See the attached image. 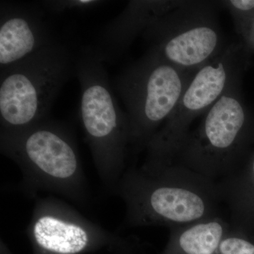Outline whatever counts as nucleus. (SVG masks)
Returning <instances> with one entry per match:
<instances>
[{
    "mask_svg": "<svg viewBox=\"0 0 254 254\" xmlns=\"http://www.w3.org/2000/svg\"><path fill=\"white\" fill-rule=\"evenodd\" d=\"M115 194L128 227L183 226L220 215L218 182L175 163L154 170L127 169Z\"/></svg>",
    "mask_w": 254,
    "mask_h": 254,
    "instance_id": "f257e3e1",
    "label": "nucleus"
},
{
    "mask_svg": "<svg viewBox=\"0 0 254 254\" xmlns=\"http://www.w3.org/2000/svg\"><path fill=\"white\" fill-rule=\"evenodd\" d=\"M1 153L22 173L19 187L37 198L41 192L63 195L80 205L88 204L90 192L71 130L48 118L16 131H0Z\"/></svg>",
    "mask_w": 254,
    "mask_h": 254,
    "instance_id": "f03ea898",
    "label": "nucleus"
},
{
    "mask_svg": "<svg viewBox=\"0 0 254 254\" xmlns=\"http://www.w3.org/2000/svg\"><path fill=\"white\" fill-rule=\"evenodd\" d=\"M74 70L81 86L80 115L86 142L102 185L115 194L130 151L128 118L119 106L95 48L81 50Z\"/></svg>",
    "mask_w": 254,
    "mask_h": 254,
    "instance_id": "7ed1b4c3",
    "label": "nucleus"
},
{
    "mask_svg": "<svg viewBox=\"0 0 254 254\" xmlns=\"http://www.w3.org/2000/svg\"><path fill=\"white\" fill-rule=\"evenodd\" d=\"M254 148V113L242 79L233 85L190 131L175 163L219 181L235 171Z\"/></svg>",
    "mask_w": 254,
    "mask_h": 254,
    "instance_id": "20e7f679",
    "label": "nucleus"
},
{
    "mask_svg": "<svg viewBox=\"0 0 254 254\" xmlns=\"http://www.w3.org/2000/svg\"><path fill=\"white\" fill-rule=\"evenodd\" d=\"M196 71L177 67L149 49L118 76L115 89L126 108L132 154L146 150Z\"/></svg>",
    "mask_w": 254,
    "mask_h": 254,
    "instance_id": "39448f33",
    "label": "nucleus"
},
{
    "mask_svg": "<svg viewBox=\"0 0 254 254\" xmlns=\"http://www.w3.org/2000/svg\"><path fill=\"white\" fill-rule=\"evenodd\" d=\"M74 68L75 58L71 52L55 41L1 70V130L16 131L47 120Z\"/></svg>",
    "mask_w": 254,
    "mask_h": 254,
    "instance_id": "423d86ee",
    "label": "nucleus"
},
{
    "mask_svg": "<svg viewBox=\"0 0 254 254\" xmlns=\"http://www.w3.org/2000/svg\"><path fill=\"white\" fill-rule=\"evenodd\" d=\"M251 61L252 56L240 41L230 43L221 55L198 69L175 111L148 143L141 168L154 170L175 163L190 124L203 116L235 82L243 79Z\"/></svg>",
    "mask_w": 254,
    "mask_h": 254,
    "instance_id": "0eeeda50",
    "label": "nucleus"
},
{
    "mask_svg": "<svg viewBox=\"0 0 254 254\" xmlns=\"http://www.w3.org/2000/svg\"><path fill=\"white\" fill-rule=\"evenodd\" d=\"M219 1L182 0L143 33L149 49L177 67L198 71L230 43L222 31Z\"/></svg>",
    "mask_w": 254,
    "mask_h": 254,
    "instance_id": "6e6552de",
    "label": "nucleus"
},
{
    "mask_svg": "<svg viewBox=\"0 0 254 254\" xmlns=\"http://www.w3.org/2000/svg\"><path fill=\"white\" fill-rule=\"evenodd\" d=\"M26 231L42 254H78L118 238L53 196L37 198Z\"/></svg>",
    "mask_w": 254,
    "mask_h": 254,
    "instance_id": "1a4fd4ad",
    "label": "nucleus"
},
{
    "mask_svg": "<svg viewBox=\"0 0 254 254\" xmlns=\"http://www.w3.org/2000/svg\"><path fill=\"white\" fill-rule=\"evenodd\" d=\"M0 6L1 70L22 61L55 41L36 8L6 1Z\"/></svg>",
    "mask_w": 254,
    "mask_h": 254,
    "instance_id": "9d476101",
    "label": "nucleus"
},
{
    "mask_svg": "<svg viewBox=\"0 0 254 254\" xmlns=\"http://www.w3.org/2000/svg\"><path fill=\"white\" fill-rule=\"evenodd\" d=\"M182 0L129 1L118 16L105 26L95 49L103 62L121 56L155 21L176 8Z\"/></svg>",
    "mask_w": 254,
    "mask_h": 254,
    "instance_id": "9b49d317",
    "label": "nucleus"
},
{
    "mask_svg": "<svg viewBox=\"0 0 254 254\" xmlns=\"http://www.w3.org/2000/svg\"><path fill=\"white\" fill-rule=\"evenodd\" d=\"M232 227L230 221L219 215L173 227L163 254H215Z\"/></svg>",
    "mask_w": 254,
    "mask_h": 254,
    "instance_id": "f8f14e48",
    "label": "nucleus"
},
{
    "mask_svg": "<svg viewBox=\"0 0 254 254\" xmlns=\"http://www.w3.org/2000/svg\"><path fill=\"white\" fill-rule=\"evenodd\" d=\"M218 182L232 226L245 229L254 219V148L234 173Z\"/></svg>",
    "mask_w": 254,
    "mask_h": 254,
    "instance_id": "ddd939ff",
    "label": "nucleus"
},
{
    "mask_svg": "<svg viewBox=\"0 0 254 254\" xmlns=\"http://www.w3.org/2000/svg\"><path fill=\"white\" fill-rule=\"evenodd\" d=\"M215 254H254V235L232 226Z\"/></svg>",
    "mask_w": 254,
    "mask_h": 254,
    "instance_id": "4468645a",
    "label": "nucleus"
},
{
    "mask_svg": "<svg viewBox=\"0 0 254 254\" xmlns=\"http://www.w3.org/2000/svg\"><path fill=\"white\" fill-rule=\"evenodd\" d=\"M219 5L230 12L235 31L242 36L254 18V0H222Z\"/></svg>",
    "mask_w": 254,
    "mask_h": 254,
    "instance_id": "2eb2a0df",
    "label": "nucleus"
},
{
    "mask_svg": "<svg viewBox=\"0 0 254 254\" xmlns=\"http://www.w3.org/2000/svg\"><path fill=\"white\" fill-rule=\"evenodd\" d=\"M103 2V1L95 0H58L43 1V4L50 11L61 12L66 10L91 9Z\"/></svg>",
    "mask_w": 254,
    "mask_h": 254,
    "instance_id": "dca6fc26",
    "label": "nucleus"
},
{
    "mask_svg": "<svg viewBox=\"0 0 254 254\" xmlns=\"http://www.w3.org/2000/svg\"><path fill=\"white\" fill-rule=\"evenodd\" d=\"M240 38L246 51L252 57L254 54V18Z\"/></svg>",
    "mask_w": 254,
    "mask_h": 254,
    "instance_id": "f3484780",
    "label": "nucleus"
},
{
    "mask_svg": "<svg viewBox=\"0 0 254 254\" xmlns=\"http://www.w3.org/2000/svg\"><path fill=\"white\" fill-rule=\"evenodd\" d=\"M244 230H246V231L251 232V233L254 234V219L253 221L251 222L250 225H248L245 229Z\"/></svg>",
    "mask_w": 254,
    "mask_h": 254,
    "instance_id": "a211bd4d",
    "label": "nucleus"
}]
</instances>
